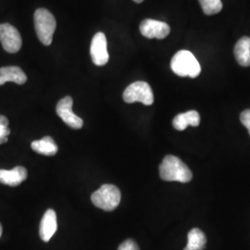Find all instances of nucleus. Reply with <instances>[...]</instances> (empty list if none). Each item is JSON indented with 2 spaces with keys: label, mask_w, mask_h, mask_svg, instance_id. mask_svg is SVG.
<instances>
[{
  "label": "nucleus",
  "mask_w": 250,
  "mask_h": 250,
  "mask_svg": "<svg viewBox=\"0 0 250 250\" xmlns=\"http://www.w3.org/2000/svg\"><path fill=\"white\" fill-rule=\"evenodd\" d=\"M121 191L113 185H103L91 196L93 204L105 211H112L121 202Z\"/></svg>",
  "instance_id": "obj_4"
},
{
  "label": "nucleus",
  "mask_w": 250,
  "mask_h": 250,
  "mask_svg": "<svg viewBox=\"0 0 250 250\" xmlns=\"http://www.w3.org/2000/svg\"><path fill=\"white\" fill-rule=\"evenodd\" d=\"M58 229L57 224V214L53 209L49 208L45 212V214L42 218V221L40 223V230L39 234L41 239L44 242H48L54 233Z\"/></svg>",
  "instance_id": "obj_10"
},
{
  "label": "nucleus",
  "mask_w": 250,
  "mask_h": 250,
  "mask_svg": "<svg viewBox=\"0 0 250 250\" xmlns=\"http://www.w3.org/2000/svg\"><path fill=\"white\" fill-rule=\"evenodd\" d=\"M34 19L36 35L40 42L43 45H51L57 27V21L53 14L47 9H38L35 13Z\"/></svg>",
  "instance_id": "obj_3"
},
{
  "label": "nucleus",
  "mask_w": 250,
  "mask_h": 250,
  "mask_svg": "<svg viewBox=\"0 0 250 250\" xmlns=\"http://www.w3.org/2000/svg\"><path fill=\"white\" fill-rule=\"evenodd\" d=\"M0 42L3 48L9 53H17L22 45V39L18 30L9 24H0Z\"/></svg>",
  "instance_id": "obj_6"
},
{
  "label": "nucleus",
  "mask_w": 250,
  "mask_h": 250,
  "mask_svg": "<svg viewBox=\"0 0 250 250\" xmlns=\"http://www.w3.org/2000/svg\"><path fill=\"white\" fill-rule=\"evenodd\" d=\"M134 2H136V3H142L144 0H134Z\"/></svg>",
  "instance_id": "obj_22"
},
{
  "label": "nucleus",
  "mask_w": 250,
  "mask_h": 250,
  "mask_svg": "<svg viewBox=\"0 0 250 250\" xmlns=\"http://www.w3.org/2000/svg\"><path fill=\"white\" fill-rule=\"evenodd\" d=\"M170 68L181 77L196 78L201 72L200 64L194 54L188 50H180L175 54L171 60Z\"/></svg>",
  "instance_id": "obj_2"
},
{
  "label": "nucleus",
  "mask_w": 250,
  "mask_h": 250,
  "mask_svg": "<svg viewBox=\"0 0 250 250\" xmlns=\"http://www.w3.org/2000/svg\"><path fill=\"white\" fill-rule=\"evenodd\" d=\"M206 15H213L223 9L222 0H198Z\"/></svg>",
  "instance_id": "obj_17"
},
{
  "label": "nucleus",
  "mask_w": 250,
  "mask_h": 250,
  "mask_svg": "<svg viewBox=\"0 0 250 250\" xmlns=\"http://www.w3.org/2000/svg\"><path fill=\"white\" fill-rule=\"evenodd\" d=\"M160 175L163 181L188 183L192 180V171L178 157L168 155L161 162Z\"/></svg>",
  "instance_id": "obj_1"
},
{
  "label": "nucleus",
  "mask_w": 250,
  "mask_h": 250,
  "mask_svg": "<svg viewBox=\"0 0 250 250\" xmlns=\"http://www.w3.org/2000/svg\"><path fill=\"white\" fill-rule=\"evenodd\" d=\"M2 232H3V228H2V225L0 224V237H1V235H2Z\"/></svg>",
  "instance_id": "obj_21"
},
{
  "label": "nucleus",
  "mask_w": 250,
  "mask_h": 250,
  "mask_svg": "<svg viewBox=\"0 0 250 250\" xmlns=\"http://www.w3.org/2000/svg\"><path fill=\"white\" fill-rule=\"evenodd\" d=\"M73 100L71 97H65L61 99L56 107L57 114L61 117L63 122L72 129H81L83 125L80 117L75 115L72 111Z\"/></svg>",
  "instance_id": "obj_7"
},
{
  "label": "nucleus",
  "mask_w": 250,
  "mask_h": 250,
  "mask_svg": "<svg viewBox=\"0 0 250 250\" xmlns=\"http://www.w3.org/2000/svg\"><path fill=\"white\" fill-rule=\"evenodd\" d=\"M140 32L142 36L146 38L163 39L169 36L170 27L164 21L146 19L144 20L140 24Z\"/></svg>",
  "instance_id": "obj_9"
},
{
  "label": "nucleus",
  "mask_w": 250,
  "mask_h": 250,
  "mask_svg": "<svg viewBox=\"0 0 250 250\" xmlns=\"http://www.w3.org/2000/svg\"><path fill=\"white\" fill-rule=\"evenodd\" d=\"M27 81L26 74L16 66H8L0 68V85L7 82H13L17 84H23Z\"/></svg>",
  "instance_id": "obj_12"
},
{
  "label": "nucleus",
  "mask_w": 250,
  "mask_h": 250,
  "mask_svg": "<svg viewBox=\"0 0 250 250\" xmlns=\"http://www.w3.org/2000/svg\"><path fill=\"white\" fill-rule=\"evenodd\" d=\"M240 120L243 125L249 130L250 134V109L244 110L240 115Z\"/></svg>",
  "instance_id": "obj_20"
},
{
  "label": "nucleus",
  "mask_w": 250,
  "mask_h": 250,
  "mask_svg": "<svg viewBox=\"0 0 250 250\" xmlns=\"http://www.w3.org/2000/svg\"><path fill=\"white\" fill-rule=\"evenodd\" d=\"M90 54L92 62L97 66H104L109 60L107 52V38L103 33H98L92 39Z\"/></svg>",
  "instance_id": "obj_8"
},
{
  "label": "nucleus",
  "mask_w": 250,
  "mask_h": 250,
  "mask_svg": "<svg viewBox=\"0 0 250 250\" xmlns=\"http://www.w3.org/2000/svg\"><path fill=\"white\" fill-rule=\"evenodd\" d=\"M200 124L199 113L196 110H189L186 113H181L175 117L172 121L173 127L178 131H184L188 126H198Z\"/></svg>",
  "instance_id": "obj_14"
},
{
  "label": "nucleus",
  "mask_w": 250,
  "mask_h": 250,
  "mask_svg": "<svg viewBox=\"0 0 250 250\" xmlns=\"http://www.w3.org/2000/svg\"><path fill=\"white\" fill-rule=\"evenodd\" d=\"M8 126L9 125H0V145L8 141V137L10 134V130Z\"/></svg>",
  "instance_id": "obj_19"
},
{
  "label": "nucleus",
  "mask_w": 250,
  "mask_h": 250,
  "mask_svg": "<svg viewBox=\"0 0 250 250\" xmlns=\"http://www.w3.org/2000/svg\"><path fill=\"white\" fill-rule=\"evenodd\" d=\"M118 250H140L138 245L132 239H128L126 241L124 242L120 247Z\"/></svg>",
  "instance_id": "obj_18"
},
{
  "label": "nucleus",
  "mask_w": 250,
  "mask_h": 250,
  "mask_svg": "<svg viewBox=\"0 0 250 250\" xmlns=\"http://www.w3.org/2000/svg\"><path fill=\"white\" fill-rule=\"evenodd\" d=\"M234 57L239 65L243 67L250 66V38L243 36L234 45Z\"/></svg>",
  "instance_id": "obj_13"
},
{
  "label": "nucleus",
  "mask_w": 250,
  "mask_h": 250,
  "mask_svg": "<svg viewBox=\"0 0 250 250\" xmlns=\"http://www.w3.org/2000/svg\"><path fill=\"white\" fill-rule=\"evenodd\" d=\"M124 100L126 103L141 102L144 105L150 106L154 102V95L150 85L147 83L138 81L130 84L125 90Z\"/></svg>",
  "instance_id": "obj_5"
},
{
  "label": "nucleus",
  "mask_w": 250,
  "mask_h": 250,
  "mask_svg": "<svg viewBox=\"0 0 250 250\" xmlns=\"http://www.w3.org/2000/svg\"><path fill=\"white\" fill-rule=\"evenodd\" d=\"M207 237L198 228H194L188 232V246L184 250H203L205 249Z\"/></svg>",
  "instance_id": "obj_16"
},
{
  "label": "nucleus",
  "mask_w": 250,
  "mask_h": 250,
  "mask_svg": "<svg viewBox=\"0 0 250 250\" xmlns=\"http://www.w3.org/2000/svg\"><path fill=\"white\" fill-rule=\"evenodd\" d=\"M31 146L34 151L45 156H54L58 152V146L50 136H45L40 140L34 141Z\"/></svg>",
  "instance_id": "obj_15"
},
{
  "label": "nucleus",
  "mask_w": 250,
  "mask_h": 250,
  "mask_svg": "<svg viewBox=\"0 0 250 250\" xmlns=\"http://www.w3.org/2000/svg\"><path fill=\"white\" fill-rule=\"evenodd\" d=\"M27 178V170L17 166L12 170H0V183L9 187H17Z\"/></svg>",
  "instance_id": "obj_11"
}]
</instances>
